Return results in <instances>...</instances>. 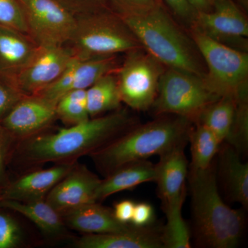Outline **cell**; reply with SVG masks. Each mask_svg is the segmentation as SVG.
Returning <instances> with one entry per match:
<instances>
[{
    "label": "cell",
    "instance_id": "32",
    "mask_svg": "<svg viewBox=\"0 0 248 248\" xmlns=\"http://www.w3.org/2000/svg\"><path fill=\"white\" fill-rule=\"evenodd\" d=\"M76 17L111 9L110 0H58Z\"/></svg>",
    "mask_w": 248,
    "mask_h": 248
},
{
    "label": "cell",
    "instance_id": "7",
    "mask_svg": "<svg viewBox=\"0 0 248 248\" xmlns=\"http://www.w3.org/2000/svg\"><path fill=\"white\" fill-rule=\"evenodd\" d=\"M219 98L210 89L203 78L166 68L151 108L156 115L181 116L195 124L202 112Z\"/></svg>",
    "mask_w": 248,
    "mask_h": 248
},
{
    "label": "cell",
    "instance_id": "5",
    "mask_svg": "<svg viewBox=\"0 0 248 248\" xmlns=\"http://www.w3.org/2000/svg\"><path fill=\"white\" fill-rule=\"evenodd\" d=\"M76 17V29L69 42L70 49L78 58L112 56L143 48L120 15L112 10Z\"/></svg>",
    "mask_w": 248,
    "mask_h": 248
},
{
    "label": "cell",
    "instance_id": "13",
    "mask_svg": "<svg viewBox=\"0 0 248 248\" xmlns=\"http://www.w3.org/2000/svg\"><path fill=\"white\" fill-rule=\"evenodd\" d=\"M57 117L56 104L37 94L26 95L0 122L16 141L34 136Z\"/></svg>",
    "mask_w": 248,
    "mask_h": 248
},
{
    "label": "cell",
    "instance_id": "31",
    "mask_svg": "<svg viewBox=\"0 0 248 248\" xmlns=\"http://www.w3.org/2000/svg\"><path fill=\"white\" fill-rule=\"evenodd\" d=\"M111 9L120 16L144 12L163 4L162 0H110Z\"/></svg>",
    "mask_w": 248,
    "mask_h": 248
},
{
    "label": "cell",
    "instance_id": "12",
    "mask_svg": "<svg viewBox=\"0 0 248 248\" xmlns=\"http://www.w3.org/2000/svg\"><path fill=\"white\" fill-rule=\"evenodd\" d=\"M186 146L172 148L159 155L156 166L155 182L165 215L182 211L186 198V183L188 174V161L184 149Z\"/></svg>",
    "mask_w": 248,
    "mask_h": 248
},
{
    "label": "cell",
    "instance_id": "35",
    "mask_svg": "<svg viewBox=\"0 0 248 248\" xmlns=\"http://www.w3.org/2000/svg\"><path fill=\"white\" fill-rule=\"evenodd\" d=\"M155 219V211L151 204L146 202L135 203L131 223L134 226H151Z\"/></svg>",
    "mask_w": 248,
    "mask_h": 248
},
{
    "label": "cell",
    "instance_id": "20",
    "mask_svg": "<svg viewBox=\"0 0 248 248\" xmlns=\"http://www.w3.org/2000/svg\"><path fill=\"white\" fill-rule=\"evenodd\" d=\"M0 207L27 217L48 237L59 239L66 236V226L62 215L46 200L31 202L0 200Z\"/></svg>",
    "mask_w": 248,
    "mask_h": 248
},
{
    "label": "cell",
    "instance_id": "15",
    "mask_svg": "<svg viewBox=\"0 0 248 248\" xmlns=\"http://www.w3.org/2000/svg\"><path fill=\"white\" fill-rule=\"evenodd\" d=\"M76 163L57 164L48 169L23 174L0 192V200L21 202L45 200L50 191L74 167Z\"/></svg>",
    "mask_w": 248,
    "mask_h": 248
},
{
    "label": "cell",
    "instance_id": "30",
    "mask_svg": "<svg viewBox=\"0 0 248 248\" xmlns=\"http://www.w3.org/2000/svg\"><path fill=\"white\" fill-rule=\"evenodd\" d=\"M16 140L0 124V192L10 182L7 166L12 158Z\"/></svg>",
    "mask_w": 248,
    "mask_h": 248
},
{
    "label": "cell",
    "instance_id": "10",
    "mask_svg": "<svg viewBox=\"0 0 248 248\" xmlns=\"http://www.w3.org/2000/svg\"><path fill=\"white\" fill-rule=\"evenodd\" d=\"M190 29L240 51L248 52V17L234 0H215L210 11L197 13Z\"/></svg>",
    "mask_w": 248,
    "mask_h": 248
},
{
    "label": "cell",
    "instance_id": "16",
    "mask_svg": "<svg viewBox=\"0 0 248 248\" xmlns=\"http://www.w3.org/2000/svg\"><path fill=\"white\" fill-rule=\"evenodd\" d=\"M162 228L133 225L126 231L105 234H86L75 241L78 248H164Z\"/></svg>",
    "mask_w": 248,
    "mask_h": 248
},
{
    "label": "cell",
    "instance_id": "2",
    "mask_svg": "<svg viewBox=\"0 0 248 248\" xmlns=\"http://www.w3.org/2000/svg\"><path fill=\"white\" fill-rule=\"evenodd\" d=\"M157 116L148 123L134 125L89 155L104 177L130 163L148 159L153 155L159 156L187 144L193 122L181 116Z\"/></svg>",
    "mask_w": 248,
    "mask_h": 248
},
{
    "label": "cell",
    "instance_id": "29",
    "mask_svg": "<svg viewBox=\"0 0 248 248\" xmlns=\"http://www.w3.org/2000/svg\"><path fill=\"white\" fill-rule=\"evenodd\" d=\"M0 26L27 35V24L19 0H0Z\"/></svg>",
    "mask_w": 248,
    "mask_h": 248
},
{
    "label": "cell",
    "instance_id": "3",
    "mask_svg": "<svg viewBox=\"0 0 248 248\" xmlns=\"http://www.w3.org/2000/svg\"><path fill=\"white\" fill-rule=\"evenodd\" d=\"M187 178L197 244L210 248L237 247L244 233V213L223 202L214 164L206 169H190Z\"/></svg>",
    "mask_w": 248,
    "mask_h": 248
},
{
    "label": "cell",
    "instance_id": "19",
    "mask_svg": "<svg viewBox=\"0 0 248 248\" xmlns=\"http://www.w3.org/2000/svg\"><path fill=\"white\" fill-rule=\"evenodd\" d=\"M155 177L156 166L147 159L125 165L101 180L96 192V202L100 203L113 194L144 183L155 182Z\"/></svg>",
    "mask_w": 248,
    "mask_h": 248
},
{
    "label": "cell",
    "instance_id": "24",
    "mask_svg": "<svg viewBox=\"0 0 248 248\" xmlns=\"http://www.w3.org/2000/svg\"><path fill=\"white\" fill-rule=\"evenodd\" d=\"M188 142L192 156L190 169L197 170L210 167L223 144L210 129L200 123L194 124Z\"/></svg>",
    "mask_w": 248,
    "mask_h": 248
},
{
    "label": "cell",
    "instance_id": "28",
    "mask_svg": "<svg viewBox=\"0 0 248 248\" xmlns=\"http://www.w3.org/2000/svg\"><path fill=\"white\" fill-rule=\"evenodd\" d=\"M24 240L20 225L11 214L0 210V248H19Z\"/></svg>",
    "mask_w": 248,
    "mask_h": 248
},
{
    "label": "cell",
    "instance_id": "21",
    "mask_svg": "<svg viewBox=\"0 0 248 248\" xmlns=\"http://www.w3.org/2000/svg\"><path fill=\"white\" fill-rule=\"evenodd\" d=\"M37 46L26 34L0 26V69L16 74L30 61Z\"/></svg>",
    "mask_w": 248,
    "mask_h": 248
},
{
    "label": "cell",
    "instance_id": "25",
    "mask_svg": "<svg viewBox=\"0 0 248 248\" xmlns=\"http://www.w3.org/2000/svg\"><path fill=\"white\" fill-rule=\"evenodd\" d=\"M56 115L69 126L89 120L86 90H73L62 96L56 104Z\"/></svg>",
    "mask_w": 248,
    "mask_h": 248
},
{
    "label": "cell",
    "instance_id": "4",
    "mask_svg": "<svg viewBox=\"0 0 248 248\" xmlns=\"http://www.w3.org/2000/svg\"><path fill=\"white\" fill-rule=\"evenodd\" d=\"M120 16L141 46L166 68L204 78L206 67L193 39L164 4L144 12Z\"/></svg>",
    "mask_w": 248,
    "mask_h": 248
},
{
    "label": "cell",
    "instance_id": "33",
    "mask_svg": "<svg viewBox=\"0 0 248 248\" xmlns=\"http://www.w3.org/2000/svg\"><path fill=\"white\" fill-rule=\"evenodd\" d=\"M163 4L177 22L190 29L197 15L188 0H162Z\"/></svg>",
    "mask_w": 248,
    "mask_h": 248
},
{
    "label": "cell",
    "instance_id": "22",
    "mask_svg": "<svg viewBox=\"0 0 248 248\" xmlns=\"http://www.w3.org/2000/svg\"><path fill=\"white\" fill-rule=\"evenodd\" d=\"M86 100L90 118L120 109L122 102L117 76L110 73L98 79L86 89Z\"/></svg>",
    "mask_w": 248,
    "mask_h": 248
},
{
    "label": "cell",
    "instance_id": "37",
    "mask_svg": "<svg viewBox=\"0 0 248 248\" xmlns=\"http://www.w3.org/2000/svg\"><path fill=\"white\" fill-rule=\"evenodd\" d=\"M197 13L208 12L213 8L215 0H188Z\"/></svg>",
    "mask_w": 248,
    "mask_h": 248
},
{
    "label": "cell",
    "instance_id": "11",
    "mask_svg": "<svg viewBox=\"0 0 248 248\" xmlns=\"http://www.w3.org/2000/svg\"><path fill=\"white\" fill-rule=\"evenodd\" d=\"M63 46H37L30 61L15 74L13 86L24 95H32L53 84L73 58Z\"/></svg>",
    "mask_w": 248,
    "mask_h": 248
},
{
    "label": "cell",
    "instance_id": "6",
    "mask_svg": "<svg viewBox=\"0 0 248 248\" xmlns=\"http://www.w3.org/2000/svg\"><path fill=\"white\" fill-rule=\"evenodd\" d=\"M189 33L206 67L204 80L210 89L219 97L248 94V52L223 45L192 29Z\"/></svg>",
    "mask_w": 248,
    "mask_h": 248
},
{
    "label": "cell",
    "instance_id": "36",
    "mask_svg": "<svg viewBox=\"0 0 248 248\" xmlns=\"http://www.w3.org/2000/svg\"><path fill=\"white\" fill-rule=\"evenodd\" d=\"M135 205V202L129 200L121 201L116 203L113 209L115 218L121 223H131Z\"/></svg>",
    "mask_w": 248,
    "mask_h": 248
},
{
    "label": "cell",
    "instance_id": "34",
    "mask_svg": "<svg viewBox=\"0 0 248 248\" xmlns=\"http://www.w3.org/2000/svg\"><path fill=\"white\" fill-rule=\"evenodd\" d=\"M24 96L14 86L0 82V122Z\"/></svg>",
    "mask_w": 248,
    "mask_h": 248
},
{
    "label": "cell",
    "instance_id": "26",
    "mask_svg": "<svg viewBox=\"0 0 248 248\" xmlns=\"http://www.w3.org/2000/svg\"><path fill=\"white\" fill-rule=\"evenodd\" d=\"M166 217V223L161 231L164 248H190V232L182 212Z\"/></svg>",
    "mask_w": 248,
    "mask_h": 248
},
{
    "label": "cell",
    "instance_id": "1",
    "mask_svg": "<svg viewBox=\"0 0 248 248\" xmlns=\"http://www.w3.org/2000/svg\"><path fill=\"white\" fill-rule=\"evenodd\" d=\"M134 125L128 111L120 108L108 115L60 129L55 133L22 140L13 154L17 153L19 159L29 166L76 163L81 156L100 149Z\"/></svg>",
    "mask_w": 248,
    "mask_h": 248
},
{
    "label": "cell",
    "instance_id": "14",
    "mask_svg": "<svg viewBox=\"0 0 248 248\" xmlns=\"http://www.w3.org/2000/svg\"><path fill=\"white\" fill-rule=\"evenodd\" d=\"M102 179L84 165L73 169L49 192L46 201L61 215L96 202V192Z\"/></svg>",
    "mask_w": 248,
    "mask_h": 248
},
{
    "label": "cell",
    "instance_id": "27",
    "mask_svg": "<svg viewBox=\"0 0 248 248\" xmlns=\"http://www.w3.org/2000/svg\"><path fill=\"white\" fill-rule=\"evenodd\" d=\"M225 143L242 154L248 146V95L236 98L234 124L229 138Z\"/></svg>",
    "mask_w": 248,
    "mask_h": 248
},
{
    "label": "cell",
    "instance_id": "8",
    "mask_svg": "<svg viewBox=\"0 0 248 248\" xmlns=\"http://www.w3.org/2000/svg\"><path fill=\"white\" fill-rule=\"evenodd\" d=\"M127 54L117 71L121 99L133 110H149L156 99L160 78L166 67L144 48Z\"/></svg>",
    "mask_w": 248,
    "mask_h": 248
},
{
    "label": "cell",
    "instance_id": "18",
    "mask_svg": "<svg viewBox=\"0 0 248 248\" xmlns=\"http://www.w3.org/2000/svg\"><path fill=\"white\" fill-rule=\"evenodd\" d=\"M218 153V174L227 197L248 208V163L243 162L239 152L227 143L221 146Z\"/></svg>",
    "mask_w": 248,
    "mask_h": 248
},
{
    "label": "cell",
    "instance_id": "38",
    "mask_svg": "<svg viewBox=\"0 0 248 248\" xmlns=\"http://www.w3.org/2000/svg\"><path fill=\"white\" fill-rule=\"evenodd\" d=\"M240 7L245 12H247L248 10V0H234Z\"/></svg>",
    "mask_w": 248,
    "mask_h": 248
},
{
    "label": "cell",
    "instance_id": "23",
    "mask_svg": "<svg viewBox=\"0 0 248 248\" xmlns=\"http://www.w3.org/2000/svg\"><path fill=\"white\" fill-rule=\"evenodd\" d=\"M236 109V98L231 96L220 97L208 106L195 123L210 129L221 143H225L232 128Z\"/></svg>",
    "mask_w": 248,
    "mask_h": 248
},
{
    "label": "cell",
    "instance_id": "17",
    "mask_svg": "<svg viewBox=\"0 0 248 248\" xmlns=\"http://www.w3.org/2000/svg\"><path fill=\"white\" fill-rule=\"evenodd\" d=\"M66 227L85 234H105L126 231L132 223L119 221L113 210L99 202L86 204L62 215Z\"/></svg>",
    "mask_w": 248,
    "mask_h": 248
},
{
    "label": "cell",
    "instance_id": "9",
    "mask_svg": "<svg viewBox=\"0 0 248 248\" xmlns=\"http://www.w3.org/2000/svg\"><path fill=\"white\" fill-rule=\"evenodd\" d=\"M28 36L38 46H63L71 40L77 17L58 0H19Z\"/></svg>",
    "mask_w": 248,
    "mask_h": 248
}]
</instances>
